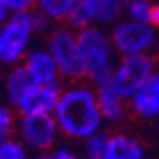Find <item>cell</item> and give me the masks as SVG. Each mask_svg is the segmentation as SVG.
Returning a JSON list of instances; mask_svg holds the SVG:
<instances>
[{
	"instance_id": "cell-1",
	"label": "cell",
	"mask_w": 159,
	"mask_h": 159,
	"mask_svg": "<svg viewBox=\"0 0 159 159\" xmlns=\"http://www.w3.org/2000/svg\"><path fill=\"white\" fill-rule=\"evenodd\" d=\"M57 127L73 139H88L99 132L102 113L99 102L88 89H70L59 99L54 110Z\"/></svg>"
},
{
	"instance_id": "cell-2",
	"label": "cell",
	"mask_w": 159,
	"mask_h": 159,
	"mask_svg": "<svg viewBox=\"0 0 159 159\" xmlns=\"http://www.w3.org/2000/svg\"><path fill=\"white\" fill-rule=\"evenodd\" d=\"M78 48L81 54L86 73L99 84L111 78L110 45L100 30L94 27L84 29L78 37Z\"/></svg>"
},
{
	"instance_id": "cell-3",
	"label": "cell",
	"mask_w": 159,
	"mask_h": 159,
	"mask_svg": "<svg viewBox=\"0 0 159 159\" xmlns=\"http://www.w3.org/2000/svg\"><path fill=\"white\" fill-rule=\"evenodd\" d=\"M153 61L147 54L127 56L111 75L110 84L121 97H132L142 84L153 75Z\"/></svg>"
},
{
	"instance_id": "cell-4",
	"label": "cell",
	"mask_w": 159,
	"mask_h": 159,
	"mask_svg": "<svg viewBox=\"0 0 159 159\" xmlns=\"http://www.w3.org/2000/svg\"><path fill=\"white\" fill-rule=\"evenodd\" d=\"M32 30V16L27 11H16L0 30V61L15 62L27 46Z\"/></svg>"
},
{
	"instance_id": "cell-5",
	"label": "cell",
	"mask_w": 159,
	"mask_h": 159,
	"mask_svg": "<svg viewBox=\"0 0 159 159\" xmlns=\"http://www.w3.org/2000/svg\"><path fill=\"white\" fill-rule=\"evenodd\" d=\"M51 56L54 57L57 69L67 76H81L86 73L84 64L80 54L78 40L65 29H59L49 40Z\"/></svg>"
},
{
	"instance_id": "cell-6",
	"label": "cell",
	"mask_w": 159,
	"mask_h": 159,
	"mask_svg": "<svg viewBox=\"0 0 159 159\" xmlns=\"http://www.w3.org/2000/svg\"><path fill=\"white\" fill-rule=\"evenodd\" d=\"M57 123L56 119L45 115H24L19 134L22 142L34 150H48L52 147L57 134Z\"/></svg>"
},
{
	"instance_id": "cell-7",
	"label": "cell",
	"mask_w": 159,
	"mask_h": 159,
	"mask_svg": "<svg viewBox=\"0 0 159 159\" xmlns=\"http://www.w3.org/2000/svg\"><path fill=\"white\" fill-rule=\"evenodd\" d=\"M154 42V32L145 22H121L113 30V43L115 46L126 56L142 54L148 49Z\"/></svg>"
},
{
	"instance_id": "cell-8",
	"label": "cell",
	"mask_w": 159,
	"mask_h": 159,
	"mask_svg": "<svg viewBox=\"0 0 159 159\" xmlns=\"http://www.w3.org/2000/svg\"><path fill=\"white\" fill-rule=\"evenodd\" d=\"M59 88L52 84H34L24 92L16 107L24 115H45L54 111L59 102Z\"/></svg>"
},
{
	"instance_id": "cell-9",
	"label": "cell",
	"mask_w": 159,
	"mask_h": 159,
	"mask_svg": "<svg viewBox=\"0 0 159 159\" xmlns=\"http://www.w3.org/2000/svg\"><path fill=\"white\" fill-rule=\"evenodd\" d=\"M132 107L143 118L159 116V73L151 75L132 96Z\"/></svg>"
},
{
	"instance_id": "cell-10",
	"label": "cell",
	"mask_w": 159,
	"mask_h": 159,
	"mask_svg": "<svg viewBox=\"0 0 159 159\" xmlns=\"http://www.w3.org/2000/svg\"><path fill=\"white\" fill-rule=\"evenodd\" d=\"M27 70L37 84H52L57 76V64L51 54L45 51H34L27 59Z\"/></svg>"
},
{
	"instance_id": "cell-11",
	"label": "cell",
	"mask_w": 159,
	"mask_h": 159,
	"mask_svg": "<svg viewBox=\"0 0 159 159\" xmlns=\"http://www.w3.org/2000/svg\"><path fill=\"white\" fill-rule=\"evenodd\" d=\"M107 159H147L142 143L130 135L118 134L108 137Z\"/></svg>"
},
{
	"instance_id": "cell-12",
	"label": "cell",
	"mask_w": 159,
	"mask_h": 159,
	"mask_svg": "<svg viewBox=\"0 0 159 159\" xmlns=\"http://www.w3.org/2000/svg\"><path fill=\"white\" fill-rule=\"evenodd\" d=\"M121 96L113 89V86L108 81L100 83V89H99V108L100 113L105 119L108 121H118L123 116V102H121Z\"/></svg>"
},
{
	"instance_id": "cell-13",
	"label": "cell",
	"mask_w": 159,
	"mask_h": 159,
	"mask_svg": "<svg viewBox=\"0 0 159 159\" xmlns=\"http://www.w3.org/2000/svg\"><path fill=\"white\" fill-rule=\"evenodd\" d=\"M35 84V80L32 78L30 72L27 67H18L10 73V78L7 81V92H8V99L11 103L18 105L19 99L24 96V92L29 88Z\"/></svg>"
},
{
	"instance_id": "cell-14",
	"label": "cell",
	"mask_w": 159,
	"mask_h": 159,
	"mask_svg": "<svg viewBox=\"0 0 159 159\" xmlns=\"http://www.w3.org/2000/svg\"><path fill=\"white\" fill-rule=\"evenodd\" d=\"M92 19L97 21H113L121 13V0H88Z\"/></svg>"
},
{
	"instance_id": "cell-15",
	"label": "cell",
	"mask_w": 159,
	"mask_h": 159,
	"mask_svg": "<svg viewBox=\"0 0 159 159\" xmlns=\"http://www.w3.org/2000/svg\"><path fill=\"white\" fill-rule=\"evenodd\" d=\"M107 151H108V137L105 134L96 132V134L86 139L84 143L86 159H107Z\"/></svg>"
},
{
	"instance_id": "cell-16",
	"label": "cell",
	"mask_w": 159,
	"mask_h": 159,
	"mask_svg": "<svg viewBox=\"0 0 159 159\" xmlns=\"http://www.w3.org/2000/svg\"><path fill=\"white\" fill-rule=\"evenodd\" d=\"M69 21L73 27H80L83 29L92 21V15H91V10L88 5V0H75L73 7L69 11Z\"/></svg>"
},
{
	"instance_id": "cell-17",
	"label": "cell",
	"mask_w": 159,
	"mask_h": 159,
	"mask_svg": "<svg viewBox=\"0 0 159 159\" xmlns=\"http://www.w3.org/2000/svg\"><path fill=\"white\" fill-rule=\"evenodd\" d=\"M75 0H38L42 11L51 18H62L69 15Z\"/></svg>"
},
{
	"instance_id": "cell-18",
	"label": "cell",
	"mask_w": 159,
	"mask_h": 159,
	"mask_svg": "<svg viewBox=\"0 0 159 159\" xmlns=\"http://www.w3.org/2000/svg\"><path fill=\"white\" fill-rule=\"evenodd\" d=\"M0 159H29V156L21 142L10 139L0 145Z\"/></svg>"
},
{
	"instance_id": "cell-19",
	"label": "cell",
	"mask_w": 159,
	"mask_h": 159,
	"mask_svg": "<svg viewBox=\"0 0 159 159\" xmlns=\"http://www.w3.org/2000/svg\"><path fill=\"white\" fill-rule=\"evenodd\" d=\"M151 5L147 0H132L129 5V13L134 21L148 24L151 19Z\"/></svg>"
},
{
	"instance_id": "cell-20",
	"label": "cell",
	"mask_w": 159,
	"mask_h": 159,
	"mask_svg": "<svg viewBox=\"0 0 159 159\" xmlns=\"http://www.w3.org/2000/svg\"><path fill=\"white\" fill-rule=\"evenodd\" d=\"M13 132V115L7 107L0 105V145L10 140Z\"/></svg>"
},
{
	"instance_id": "cell-21",
	"label": "cell",
	"mask_w": 159,
	"mask_h": 159,
	"mask_svg": "<svg viewBox=\"0 0 159 159\" xmlns=\"http://www.w3.org/2000/svg\"><path fill=\"white\" fill-rule=\"evenodd\" d=\"M8 10H15V11H25L30 3H32V0H0Z\"/></svg>"
},
{
	"instance_id": "cell-22",
	"label": "cell",
	"mask_w": 159,
	"mask_h": 159,
	"mask_svg": "<svg viewBox=\"0 0 159 159\" xmlns=\"http://www.w3.org/2000/svg\"><path fill=\"white\" fill-rule=\"evenodd\" d=\"M30 16H32V29L34 30L45 29V25H46V15L45 13H35V15H30Z\"/></svg>"
},
{
	"instance_id": "cell-23",
	"label": "cell",
	"mask_w": 159,
	"mask_h": 159,
	"mask_svg": "<svg viewBox=\"0 0 159 159\" xmlns=\"http://www.w3.org/2000/svg\"><path fill=\"white\" fill-rule=\"evenodd\" d=\"M54 159H86V157H80V156H76V154H73L72 151H69V150H65V148H61V150H57L54 154Z\"/></svg>"
},
{
	"instance_id": "cell-24",
	"label": "cell",
	"mask_w": 159,
	"mask_h": 159,
	"mask_svg": "<svg viewBox=\"0 0 159 159\" xmlns=\"http://www.w3.org/2000/svg\"><path fill=\"white\" fill-rule=\"evenodd\" d=\"M150 22L159 27V5L151 8V19H150Z\"/></svg>"
},
{
	"instance_id": "cell-25",
	"label": "cell",
	"mask_w": 159,
	"mask_h": 159,
	"mask_svg": "<svg viewBox=\"0 0 159 159\" xmlns=\"http://www.w3.org/2000/svg\"><path fill=\"white\" fill-rule=\"evenodd\" d=\"M7 13H8V8L0 2V22H3L5 18H7Z\"/></svg>"
},
{
	"instance_id": "cell-26",
	"label": "cell",
	"mask_w": 159,
	"mask_h": 159,
	"mask_svg": "<svg viewBox=\"0 0 159 159\" xmlns=\"http://www.w3.org/2000/svg\"><path fill=\"white\" fill-rule=\"evenodd\" d=\"M37 159H54V156L52 154H42V156H38Z\"/></svg>"
},
{
	"instance_id": "cell-27",
	"label": "cell",
	"mask_w": 159,
	"mask_h": 159,
	"mask_svg": "<svg viewBox=\"0 0 159 159\" xmlns=\"http://www.w3.org/2000/svg\"><path fill=\"white\" fill-rule=\"evenodd\" d=\"M157 51H159V43H157Z\"/></svg>"
},
{
	"instance_id": "cell-28",
	"label": "cell",
	"mask_w": 159,
	"mask_h": 159,
	"mask_svg": "<svg viewBox=\"0 0 159 159\" xmlns=\"http://www.w3.org/2000/svg\"><path fill=\"white\" fill-rule=\"evenodd\" d=\"M0 30H2V29H0Z\"/></svg>"
}]
</instances>
